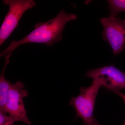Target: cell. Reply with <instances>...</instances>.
<instances>
[{
	"label": "cell",
	"instance_id": "1",
	"mask_svg": "<svg viewBox=\"0 0 125 125\" xmlns=\"http://www.w3.org/2000/svg\"><path fill=\"white\" fill-rule=\"evenodd\" d=\"M77 18L75 14H67L62 10L55 18L46 22L36 24L34 29L24 38L18 41H12L8 47L1 52L0 57H10L16 48L25 43H43L51 46L62 39V33L66 24Z\"/></svg>",
	"mask_w": 125,
	"mask_h": 125
},
{
	"label": "cell",
	"instance_id": "2",
	"mask_svg": "<svg viewBox=\"0 0 125 125\" xmlns=\"http://www.w3.org/2000/svg\"><path fill=\"white\" fill-rule=\"evenodd\" d=\"M102 84L97 79L93 80L89 87H82L80 94L72 98L69 105L73 106L76 112V117L82 118L84 125H89L95 117L94 116L95 101Z\"/></svg>",
	"mask_w": 125,
	"mask_h": 125
},
{
	"label": "cell",
	"instance_id": "3",
	"mask_svg": "<svg viewBox=\"0 0 125 125\" xmlns=\"http://www.w3.org/2000/svg\"><path fill=\"white\" fill-rule=\"evenodd\" d=\"M3 2L9 9L0 29V46L15 29L25 11L36 5L33 0H4Z\"/></svg>",
	"mask_w": 125,
	"mask_h": 125
},
{
	"label": "cell",
	"instance_id": "4",
	"mask_svg": "<svg viewBox=\"0 0 125 125\" xmlns=\"http://www.w3.org/2000/svg\"><path fill=\"white\" fill-rule=\"evenodd\" d=\"M99 20L103 27V39L109 43L114 55L120 54L125 46V19L109 16Z\"/></svg>",
	"mask_w": 125,
	"mask_h": 125
},
{
	"label": "cell",
	"instance_id": "5",
	"mask_svg": "<svg viewBox=\"0 0 125 125\" xmlns=\"http://www.w3.org/2000/svg\"><path fill=\"white\" fill-rule=\"evenodd\" d=\"M24 84L20 81L10 84L6 98L5 110L6 113L14 118L16 122H22L31 125L28 118L23 103V99L28 95L25 89Z\"/></svg>",
	"mask_w": 125,
	"mask_h": 125
},
{
	"label": "cell",
	"instance_id": "6",
	"mask_svg": "<svg viewBox=\"0 0 125 125\" xmlns=\"http://www.w3.org/2000/svg\"><path fill=\"white\" fill-rule=\"evenodd\" d=\"M85 76L98 80L104 88L113 92L125 89V73L113 65L88 71Z\"/></svg>",
	"mask_w": 125,
	"mask_h": 125
},
{
	"label": "cell",
	"instance_id": "7",
	"mask_svg": "<svg viewBox=\"0 0 125 125\" xmlns=\"http://www.w3.org/2000/svg\"><path fill=\"white\" fill-rule=\"evenodd\" d=\"M9 57H5L4 67L0 75V112L6 114L5 110L6 102L8 91L11 83L5 78L4 74L6 68L10 62Z\"/></svg>",
	"mask_w": 125,
	"mask_h": 125
},
{
	"label": "cell",
	"instance_id": "8",
	"mask_svg": "<svg viewBox=\"0 0 125 125\" xmlns=\"http://www.w3.org/2000/svg\"><path fill=\"white\" fill-rule=\"evenodd\" d=\"M15 120L10 116L0 112V125H14Z\"/></svg>",
	"mask_w": 125,
	"mask_h": 125
},
{
	"label": "cell",
	"instance_id": "9",
	"mask_svg": "<svg viewBox=\"0 0 125 125\" xmlns=\"http://www.w3.org/2000/svg\"><path fill=\"white\" fill-rule=\"evenodd\" d=\"M114 93L116 94H118V96H120V97L121 98H122L123 99V102L125 104V94L122 93L120 91H115V92H113Z\"/></svg>",
	"mask_w": 125,
	"mask_h": 125
},
{
	"label": "cell",
	"instance_id": "10",
	"mask_svg": "<svg viewBox=\"0 0 125 125\" xmlns=\"http://www.w3.org/2000/svg\"><path fill=\"white\" fill-rule=\"evenodd\" d=\"M89 125H101L98 123V122L96 118H94L93 121L92 122L91 124H90Z\"/></svg>",
	"mask_w": 125,
	"mask_h": 125
},
{
	"label": "cell",
	"instance_id": "11",
	"mask_svg": "<svg viewBox=\"0 0 125 125\" xmlns=\"http://www.w3.org/2000/svg\"><path fill=\"white\" fill-rule=\"evenodd\" d=\"M122 8L124 11H125V0L123 1L122 5Z\"/></svg>",
	"mask_w": 125,
	"mask_h": 125
},
{
	"label": "cell",
	"instance_id": "12",
	"mask_svg": "<svg viewBox=\"0 0 125 125\" xmlns=\"http://www.w3.org/2000/svg\"><path fill=\"white\" fill-rule=\"evenodd\" d=\"M125 125V122H124V125Z\"/></svg>",
	"mask_w": 125,
	"mask_h": 125
}]
</instances>
